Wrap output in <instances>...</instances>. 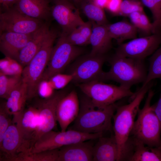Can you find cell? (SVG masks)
<instances>
[{
  "mask_svg": "<svg viewBox=\"0 0 161 161\" xmlns=\"http://www.w3.org/2000/svg\"><path fill=\"white\" fill-rule=\"evenodd\" d=\"M22 82L21 75H9L0 72V97L6 99L10 93Z\"/></svg>",
  "mask_w": 161,
  "mask_h": 161,
  "instance_id": "obj_29",
  "label": "cell"
},
{
  "mask_svg": "<svg viewBox=\"0 0 161 161\" xmlns=\"http://www.w3.org/2000/svg\"><path fill=\"white\" fill-rule=\"evenodd\" d=\"M22 145L20 133L12 122L0 142V161H17L21 154Z\"/></svg>",
  "mask_w": 161,
  "mask_h": 161,
  "instance_id": "obj_16",
  "label": "cell"
},
{
  "mask_svg": "<svg viewBox=\"0 0 161 161\" xmlns=\"http://www.w3.org/2000/svg\"><path fill=\"white\" fill-rule=\"evenodd\" d=\"M84 94L96 108H101L114 104L124 98L131 97L134 93L130 89L96 80L78 84Z\"/></svg>",
  "mask_w": 161,
  "mask_h": 161,
  "instance_id": "obj_6",
  "label": "cell"
},
{
  "mask_svg": "<svg viewBox=\"0 0 161 161\" xmlns=\"http://www.w3.org/2000/svg\"><path fill=\"white\" fill-rule=\"evenodd\" d=\"M59 148L25 154L20 158L19 161H58Z\"/></svg>",
  "mask_w": 161,
  "mask_h": 161,
  "instance_id": "obj_31",
  "label": "cell"
},
{
  "mask_svg": "<svg viewBox=\"0 0 161 161\" xmlns=\"http://www.w3.org/2000/svg\"><path fill=\"white\" fill-rule=\"evenodd\" d=\"M106 59L105 55L90 53L78 58L69 70V74L73 77L72 81L79 84L96 80L105 81V72L103 66Z\"/></svg>",
  "mask_w": 161,
  "mask_h": 161,
  "instance_id": "obj_9",
  "label": "cell"
},
{
  "mask_svg": "<svg viewBox=\"0 0 161 161\" xmlns=\"http://www.w3.org/2000/svg\"><path fill=\"white\" fill-rule=\"evenodd\" d=\"M151 11L153 19V34L161 32V0H140Z\"/></svg>",
  "mask_w": 161,
  "mask_h": 161,
  "instance_id": "obj_30",
  "label": "cell"
},
{
  "mask_svg": "<svg viewBox=\"0 0 161 161\" xmlns=\"http://www.w3.org/2000/svg\"><path fill=\"white\" fill-rule=\"evenodd\" d=\"M95 4L103 8L106 7L109 0H91Z\"/></svg>",
  "mask_w": 161,
  "mask_h": 161,
  "instance_id": "obj_41",
  "label": "cell"
},
{
  "mask_svg": "<svg viewBox=\"0 0 161 161\" xmlns=\"http://www.w3.org/2000/svg\"><path fill=\"white\" fill-rule=\"evenodd\" d=\"M51 7V16L61 27V33L67 35L85 22L78 10L69 0H61L53 2Z\"/></svg>",
  "mask_w": 161,
  "mask_h": 161,
  "instance_id": "obj_14",
  "label": "cell"
},
{
  "mask_svg": "<svg viewBox=\"0 0 161 161\" xmlns=\"http://www.w3.org/2000/svg\"><path fill=\"white\" fill-rule=\"evenodd\" d=\"M22 66L15 59L6 57L0 61V72L9 75H21Z\"/></svg>",
  "mask_w": 161,
  "mask_h": 161,
  "instance_id": "obj_32",
  "label": "cell"
},
{
  "mask_svg": "<svg viewBox=\"0 0 161 161\" xmlns=\"http://www.w3.org/2000/svg\"><path fill=\"white\" fill-rule=\"evenodd\" d=\"M80 105V101L75 90L66 94L59 100L57 106L56 115L61 131H66L69 125L76 119L79 112Z\"/></svg>",
  "mask_w": 161,
  "mask_h": 161,
  "instance_id": "obj_15",
  "label": "cell"
},
{
  "mask_svg": "<svg viewBox=\"0 0 161 161\" xmlns=\"http://www.w3.org/2000/svg\"><path fill=\"white\" fill-rule=\"evenodd\" d=\"M143 5L140 0H122L119 15L128 16L135 11H143Z\"/></svg>",
  "mask_w": 161,
  "mask_h": 161,
  "instance_id": "obj_33",
  "label": "cell"
},
{
  "mask_svg": "<svg viewBox=\"0 0 161 161\" xmlns=\"http://www.w3.org/2000/svg\"><path fill=\"white\" fill-rule=\"evenodd\" d=\"M66 94L60 91L46 98L39 99L34 106L38 110L39 123L33 136L31 148L37 140L43 135L50 131L56 126L57 121L56 110L58 103Z\"/></svg>",
  "mask_w": 161,
  "mask_h": 161,
  "instance_id": "obj_10",
  "label": "cell"
},
{
  "mask_svg": "<svg viewBox=\"0 0 161 161\" xmlns=\"http://www.w3.org/2000/svg\"><path fill=\"white\" fill-rule=\"evenodd\" d=\"M102 135L101 133H87L72 129L61 132L52 130L43 135L37 140L29 154L59 148L73 143L98 139Z\"/></svg>",
  "mask_w": 161,
  "mask_h": 161,
  "instance_id": "obj_8",
  "label": "cell"
},
{
  "mask_svg": "<svg viewBox=\"0 0 161 161\" xmlns=\"http://www.w3.org/2000/svg\"><path fill=\"white\" fill-rule=\"evenodd\" d=\"M92 28V21L90 20L78 26L68 35H65L72 44L78 46L85 45L89 44Z\"/></svg>",
  "mask_w": 161,
  "mask_h": 161,
  "instance_id": "obj_26",
  "label": "cell"
},
{
  "mask_svg": "<svg viewBox=\"0 0 161 161\" xmlns=\"http://www.w3.org/2000/svg\"><path fill=\"white\" fill-rule=\"evenodd\" d=\"M72 76L69 74L59 73L52 77L48 81L51 87L53 89H60L64 88L72 81Z\"/></svg>",
  "mask_w": 161,
  "mask_h": 161,
  "instance_id": "obj_34",
  "label": "cell"
},
{
  "mask_svg": "<svg viewBox=\"0 0 161 161\" xmlns=\"http://www.w3.org/2000/svg\"><path fill=\"white\" fill-rule=\"evenodd\" d=\"M44 23L43 21L21 12L14 6L1 13L0 34L6 32L32 34L37 31Z\"/></svg>",
  "mask_w": 161,
  "mask_h": 161,
  "instance_id": "obj_11",
  "label": "cell"
},
{
  "mask_svg": "<svg viewBox=\"0 0 161 161\" xmlns=\"http://www.w3.org/2000/svg\"><path fill=\"white\" fill-rule=\"evenodd\" d=\"M142 12H134L131 13L128 16L131 22L137 29L138 31L140 27V17Z\"/></svg>",
  "mask_w": 161,
  "mask_h": 161,
  "instance_id": "obj_38",
  "label": "cell"
},
{
  "mask_svg": "<svg viewBox=\"0 0 161 161\" xmlns=\"http://www.w3.org/2000/svg\"><path fill=\"white\" fill-rule=\"evenodd\" d=\"M92 23V31L89 39L92 49L90 53L93 55H105L112 47V39L106 25L98 24L93 21Z\"/></svg>",
  "mask_w": 161,
  "mask_h": 161,
  "instance_id": "obj_22",
  "label": "cell"
},
{
  "mask_svg": "<svg viewBox=\"0 0 161 161\" xmlns=\"http://www.w3.org/2000/svg\"><path fill=\"white\" fill-rule=\"evenodd\" d=\"M161 44V32L136 38L119 44L115 53L121 56L143 60L152 55Z\"/></svg>",
  "mask_w": 161,
  "mask_h": 161,
  "instance_id": "obj_12",
  "label": "cell"
},
{
  "mask_svg": "<svg viewBox=\"0 0 161 161\" xmlns=\"http://www.w3.org/2000/svg\"><path fill=\"white\" fill-rule=\"evenodd\" d=\"M149 61L147 78L143 85H145L156 79H161V47L151 55Z\"/></svg>",
  "mask_w": 161,
  "mask_h": 161,
  "instance_id": "obj_28",
  "label": "cell"
},
{
  "mask_svg": "<svg viewBox=\"0 0 161 161\" xmlns=\"http://www.w3.org/2000/svg\"><path fill=\"white\" fill-rule=\"evenodd\" d=\"M160 80H161V79ZM152 106L154 112L160 121L161 124V92L159 98L157 103Z\"/></svg>",
  "mask_w": 161,
  "mask_h": 161,
  "instance_id": "obj_40",
  "label": "cell"
},
{
  "mask_svg": "<svg viewBox=\"0 0 161 161\" xmlns=\"http://www.w3.org/2000/svg\"><path fill=\"white\" fill-rule=\"evenodd\" d=\"M138 31L145 35V36L153 34L152 23L150 22L144 11L142 12L141 13L140 27Z\"/></svg>",
  "mask_w": 161,
  "mask_h": 161,
  "instance_id": "obj_36",
  "label": "cell"
},
{
  "mask_svg": "<svg viewBox=\"0 0 161 161\" xmlns=\"http://www.w3.org/2000/svg\"><path fill=\"white\" fill-rule=\"evenodd\" d=\"M10 114L6 110L3 103L0 107V142L3 136L9 126L12 123Z\"/></svg>",
  "mask_w": 161,
  "mask_h": 161,
  "instance_id": "obj_35",
  "label": "cell"
},
{
  "mask_svg": "<svg viewBox=\"0 0 161 161\" xmlns=\"http://www.w3.org/2000/svg\"><path fill=\"white\" fill-rule=\"evenodd\" d=\"M50 0H19L14 6L21 12L32 18L47 21L51 16Z\"/></svg>",
  "mask_w": 161,
  "mask_h": 161,
  "instance_id": "obj_21",
  "label": "cell"
},
{
  "mask_svg": "<svg viewBox=\"0 0 161 161\" xmlns=\"http://www.w3.org/2000/svg\"><path fill=\"white\" fill-rule=\"evenodd\" d=\"M122 0H109L106 8L111 13L119 15Z\"/></svg>",
  "mask_w": 161,
  "mask_h": 161,
  "instance_id": "obj_37",
  "label": "cell"
},
{
  "mask_svg": "<svg viewBox=\"0 0 161 161\" xmlns=\"http://www.w3.org/2000/svg\"><path fill=\"white\" fill-rule=\"evenodd\" d=\"M13 117L12 122L17 127L22 139L21 156L28 154L31 149L33 136L39 123L38 111L34 106H30Z\"/></svg>",
  "mask_w": 161,
  "mask_h": 161,
  "instance_id": "obj_13",
  "label": "cell"
},
{
  "mask_svg": "<svg viewBox=\"0 0 161 161\" xmlns=\"http://www.w3.org/2000/svg\"><path fill=\"white\" fill-rule=\"evenodd\" d=\"M83 49L73 45L61 33L54 46L43 75L42 81H47L54 75L61 73L66 67L83 53Z\"/></svg>",
  "mask_w": 161,
  "mask_h": 161,
  "instance_id": "obj_7",
  "label": "cell"
},
{
  "mask_svg": "<svg viewBox=\"0 0 161 161\" xmlns=\"http://www.w3.org/2000/svg\"><path fill=\"white\" fill-rule=\"evenodd\" d=\"M132 151L129 161H161V147H151L131 137Z\"/></svg>",
  "mask_w": 161,
  "mask_h": 161,
  "instance_id": "obj_24",
  "label": "cell"
},
{
  "mask_svg": "<svg viewBox=\"0 0 161 161\" xmlns=\"http://www.w3.org/2000/svg\"><path fill=\"white\" fill-rule=\"evenodd\" d=\"M80 105L78 114L69 129L89 134H103L111 131L112 119L117 106L114 103L98 108L85 95L80 99Z\"/></svg>",
  "mask_w": 161,
  "mask_h": 161,
  "instance_id": "obj_2",
  "label": "cell"
},
{
  "mask_svg": "<svg viewBox=\"0 0 161 161\" xmlns=\"http://www.w3.org/2000/svg\"><path fill=\"white\" fill-rule=\"evenodd\" d=\"M122 161V159L114 135L99 137L93 145L92 161Z\"/></svg>",
  "mask_w": 161,
  "mask_h": 161,
  "instance_id": "obj_20",
  "label": "cell"
},
{
  "mask_svg": "<svg viewBox=\"0 0 161 161\" xmlns=\"http://www.w3.org/2000/svg\"><path fill=\"white\" fill-rule=\"evenodd\" d=\"M50 1H52L53 2H55V1H59V0H50Z\"/></svg>",
  "mask_w": 161,
  "mask_h": 161,
  "instance_id": "obj_43",
  "label": "cell"
},
{
  "mask_svg": "<svg viewBox=\"0 0 161 161\" xmlns=\"http://www.w3.org/2000/svg\"><path fill=\"white\" fill-rule=\"evenodd\" d=\"M80 3L83 13L89 20L100 25L108 24L103 8L96 5L91 0H82Z\"/></svg>",
  "mask_w": 161,
  "mask_h": 161,
  "instance_id": "obj_27",
  "label": "cell"
},
{
  "mask_svg": "<svg viewBox=\"0 0 161 161\" xmlns=\"http://www.w3.org/2000/svg\"><path fill=\"white\" fill-rule=\"evenodd\" d=\"M58 36L56 31L50 29L41 48L28 64L23 68L21 73L23 81L27 85L28 100L38 94L44 72L49 61Z\"/></svg>",
  "mask_w": 161,
  "mask_h": 161,
  "instance_id": "obj_3",
  "label": "cell"
},
{
  "mask_svg": "<svg viewBox=\"0 0 161 161\" xmlns=\"http://www.w3.org/2000/svg\"><path fill=\"white\" fill-rule=\"evenodd\" d=\"M112 39H115L120 44L125 40L137 38V29L131 22L122 21L106 25Z\"/></svg>",
  "mask_w": 161,
  "mask_h": 161,
  "instance_id": "obj_25",
  "label": "cell"
},
{
  "mask_svg": "<svg viewBox=\"0 0 161 161\" xmlns=\"http://www.w3.org/2000/svg\"><path fill=\"white\" fill-rule=\"evenodd\" d=\"M110 68L105 72V81L116 82L120 86L130 89L133 85L143 83L147 75L143 60L119 55L115 53L109 60Z\"/></svg>",
  "mask_w": 161,
  "mask_h": 161,
  "instance_id": "obj_5",
  "label": "cell"
},
{
  "mask_svg": "<svg viewBox=\"0 0 161 161\" xmlns=\"http://www.w3.org/2000/svg\"><path fill=\"white\" fill-rule=\"evenodd\" d=\"M152 81L142 87L131 97L128 104L117 106L114 114L113 130L122 161L127 159L129 149V138L139 109L140 105L145 95L152 86Z\"/></svg>",
  "mask_w": 161,
  "mask_h": 161,
  "instance_id": "obj_1",
  "label": "cell"
},
{
  "mask_svg": "<svg viewBox=\"0 0 161 161\" xmlns=\"http://www.w3.org/2000/svg\"><path fill=\"white\" fill-rule=\"evenodd\" d=\"M93 145L84 141L62 146L59 148L58 161H91Z\"/></svg>",
  "mask_w": 161,
  "mask_h": 161,
  "instance_id": "obj_18",
  "label": "cell"
},
{
  "mask_svg": "<svg viewBox=\"0 0 161 161\" xmlns=\"http://www.w3.org/2000/svg\"><path fill=\"white\" fill-rule=\"evenodd\" d=\"M46 22L32 33L31 38L20 51L16 60L23 67L27 66L41 46L49 30Z\"/></svg>",
  "mask_w": 161,
  "mask_h": 161,
  "instance_id": "obj_19",
  "label": "cell"
},
{
  "mask_svg": "<svg viewBox=\"0 0 161 161\" xmlns=\"http://www.w3.org/2000/svg\"><path fill=\"white\" fill-rule=\"evenodd\" d=\"M76 4H78L80 3L82 0H72Z\"/></svg>",
  "mask_w": 161,
  "mask_h": 161,
  "instance_id": "obj_42",
  "label": "cell"
},
{
  "mask_svg": "<svg viewBox=\"0 0 161 161\" xmlns=\"http://www.w3.org/2000/svg\"><path fill=\"white\" fill-rule=\"evenodd\" d=\"M6 100L3 104L10 114L14 116L21 113L24 109L28 100L26 84L22 81L10 93Z\"/></svg>",
  "mask_w": 161,
  "mask_h": 161,
  "instance_id": "obj_23",
  "label": "cell"
},
{
  "mask_svg": "<svg viewBox=\"0 0 161 161\" xmlns=\"http://www.w3.org/2000/svg\"><path fill=\"white\" fill-rule=\"evenodd\" d=\"M19 0H0V5L3 11L14 7Z\"/></svg>",
  "mask_w": 161,
  "mask_h": 161,
  "instance_id": "obj_39",
  "label": "cell"
},
{
  "mask_svg": "<svg viewBox=\"0 0 161 161\" xmlns=\"http://www.w3.org/2000/svg\"><path fill=\"white\" fill-rule=\"evenodd\" d=\"M6 32L0 34V49L5 56L16 61L21 50L31 38L32 34Z\"/></svg>",
  "mask_w": 161,
  "mask_h": 161,
  "instance_id": "obj_17",
  "label": "cell"
},
{
  "mask_svg": "<svg viewBox=\"0 0 161 161\" xmlns=\"http://www.w3.org/2000/svg\"><path fill=\"white\" fill-rule=\"evenodd\" d=\"M143 108L139 109L130 136L151 147H161V124L151 105L154 92H148Z\"/></svg>",
  "mask_w": 161,
  "mask_h": 161,
  "instance_id": "obj_4",
  "label": "cell"
}]
</instances>
